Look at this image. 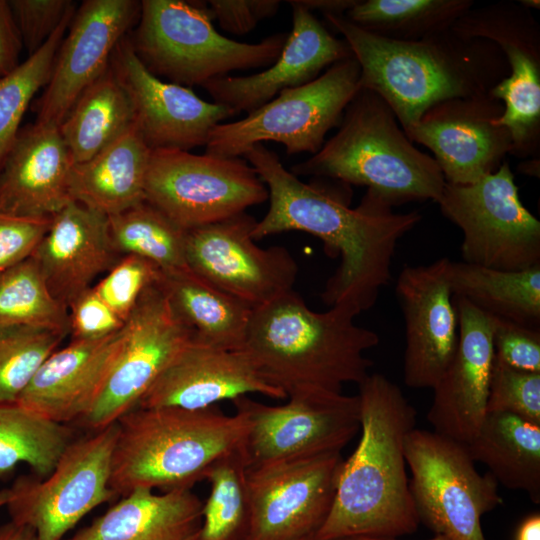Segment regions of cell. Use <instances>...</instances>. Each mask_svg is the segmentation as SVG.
Listing matches in <instances>:
<instances>
[{"instance_id":"obj_1","label":"cell","mask_w":540,"mask_h":540,"mask_svg":"<svg viewBox=\"0 0 540 540\" xmlns=\"http://www.w3.org/2000/svg\"><path fill=\"white\" fill-rule=\"evenodd\" d=\"M268 189L270 205L252 230L253 239L286 231L319 238L326 253L340 263L327 280L321 299L356 314L369 310L391 279V265L400 239L421 220L417 211L396 213L393 204L367 190L351 208L338 195L301 181L284 168L278 155L262 143L244 155Z\"/></svg>"},{"instance_id":"obj_2","label":"cell","mask_w":540,"mask_h":540,"mask_svg":"<svg viewBox=\"0 0 540 540\" xmlns=\"http://www.w3.org/2000/svg\"><path fill=\"white\" fill-rule=\"evenodd\" d=\"M358 387L361 437L343 462L331 511L313 540L396 539L420 523L404 455L417 412L381 373L369 374Z\"/></svg>"},{"instance_id":"obj_3","label":"cell","mask_w":540,"mask_h":540,"mask_svg":"<svg viewBox=\"0 0 540 540\" xmlns=\"http://www.w3.org/2000/svg\"><path fill=\"white\" fill-rule=\"evenodd\" d=\"M360 66L361 88L378 94L406 134L432 106L452 98L490 92L509 75L493 42L468 38L452 28L420 40L374 34L344 14H324Z\"/></svg>"},{"instance_id":"obj_4","label":"cell","mask_w":540,"mask_h":540,"mask_svg":"<svg viewBox=\"0 0 540 540\" xmlns=\"http://www.w3.org/2000/svg\"><path fill=\"white\" fill-rule=\"evenodd\" d=\"M357 315L343 306L314 312L293 290L252 310L243 349L286 398L301 389L342 393L369 375L366 352L380 341L355 323Z\"/></svg>"},{"instance_id":"obj_5","label":"cell","mask_w":540,"mask_h":540,"mask_svg":"<svg viewBox=\"0 0 540 540\" xmlns=\"http://www.w3.org/2000/svg\"><path fill=\"white\" fill-rule=\"evenodd\" d=\"M110 487L116 496L137 489H192L220 457L243 445L247 420L215 406L188 410L138 407L118 421Z\"/></svg>"},{"instance_id":"obj_6","label":"cell","mask_w":540,"mask_h":540,"mask_svg":"<svg viewBox=\"0 0 540 540\" xmlns=\"http://www.w3.org/2000/svg\"><path fill=\"white\" fill-rule=\"evenodd\" d=\"M291 172L363 185L393 205L436 202L446 184L434 158L413 145L389 105L365 88L345 108L335 135Z\"/></svg>"},{"instance_id":"obj_7","label":"cell","mask_w":540,"mask_h":540,"mask_svg":"<svg viewBox=\"0 0 540 540\" xmlns=\"http://www.w3.org/2000/svg\"><path fill=\"white\" fill-rule=\"evenodd\" d=\"M130 45L156 77L184 87L203 86L230 72L270 66L279 57L285 33L258 43L222 36L205 1L142 0Z\"/></svg>"},{"instance_id":"obj_8","label":"cell","mask_w":540,"mask_h":540,"mask_svg":"<svg viewBox=\"0 0 540 540\" xmlns=\"http://www.w3.org/2000/svg\"><path fill=\"white\" fill-rule=\"evenodd\" d=\"M360 88V66L351 55L311 82L283 90L245 118L214 127L205 153L239 157L255 144L273 141L288 154H315Z\"/></svg>"},{"instance_id":"obj_9","label":"cell","mask_w":540,"mask_h":540,"mask_svg":"<svg viewBox=\"0 0 540 540\" xmlns=\"http://www.w3.org/2000/svg\"><path fill=\"white\" fill-rule=\"evenodd\" d=\"M404 455L420 522L451 540H486L481 518L503 500L496 479L477 471L466 445L414 428L405 438Z\"/></svg>"},{"instance_id":"obj_10","label":"cell","mask_w":540,"mask_h":540,"mask_svg":"<svg viewBox=\"0 0 540 540\" xmlns=\"http://www.w3.org/2000/svg\"><path fill=\"white\" fill-rule=\"evenodd\" d=\"M462 232V261L502 271L540 265V222L520 200L508 161L471 184L447 183L436 201Z\"/></svg>"},{"instance_id":"obj_11","label":"cell","mask_w":540,"mask_h":540,"mask_svg":"<svg viewBox=\"0 0 540 540\" xmlns=\"http://www.w3.org/2000/svg\"><path fill=\"white\" fill-rule=\"evenodd\" d=\"M117 422L73 439L45 478L21 475L9 488L11 521L36 540H61L84 516L116 495L110 487Z\"/></svg>"},{"instance_id":"obj_12","label":"cell","mask_w":540,"mask_h":540,"mask_svg":"<svg viewBox=\"0 0 540 540\" xmlns=\"http://www.w3.org/2000/svg\"><path fill=\"white\" fill-rule=\"evenodd\" d=\"M145 201L184 230L211 224L265 202L268 189L239 157L151 150Z\"/></svg>"},{"instance_id":"obj_13","label":"cell","mask_w":540,"mask_h":540,"mask_svg":"<svg viewBox=\"0 0 540 540\" xmlns=\"http://www.w3.org/2000/svg\"><path fill=\"white\" fill-rule=\"evenodd\" d=\"M271 406L248 396L232 400L247 420L243 450L248 468L341 450L360 431L358 395L301 389Z\"/></svg>"},{"instance_id":"obj_14","label":"cell","mask_w":540,"mask_h":540,"mask_svg":"<svg viewBox=\"0 0 540 540\" xmlns=\"http://www.w3.org/2000/svg\"><path fill=\"white\" fill-rule=\"evenodd\" d=\"M452 29L468 38L496 44L504 54L509 75L490 90L503 101L496 123L511 137L518 157L536 153L540 132V29L530 10L519 2H499L470 9Z\"/></svg>"},{"instance_id":"obj_15","label":"cell","mask_w":540,"mask_h":540,"mask_svg":"<svg viewBox=\"0 0 540 540\" xmlns=\"http://www.w3.org/2000/svg\"><path fill=\"white\" fill-rule=\"evenodd\" d=\"M246 212L186 231L190 270L252 309L293 291L298 266L283 246L261 248Z\"/></svg>"},{"instance_id":"obj_16","label":"cell","mask_w":540,"mask_h":540,"mask_svg":"<svg viewBox=\"0 0 540 540\" xmlns=\"http://www.w3.org/2000/svg\"><path fill=\"white\" fill-rule=\"evenodd\" d=\"M343 462L334 452L248 468L244 540H313L331 511Z\"/></svg>"},{"instance_id":"obj_17","label":"cell","mask_w":540,"mask_h":540,"mask_svg":"<svg viewBox=\"0 0 540 540\" xmlns=\"http://www.w3.org/2000/svg\"><path fill=\"white\" fill-rule=\"evenodd\" d=\"M192 338L157 283L149 286L125 322L121 351L99 397L79 423L97 431L137 408Z\"/></svg>"},{"instance_id":"obj_18","label":"cell","mask_w":540,"mask_h":540,"mask_svg":"<svg viewBox=\"0 0 540 540\" xmlns=\"http://www.w3.org/2000/svg\"><path fill=\"white\" fill-rule=\"evenodd\" d=\"M140 1L85 0L57 51L35 106L36 122L59 126L81 95L110 65L118 43L136 25Z\"/></svg>"},{"instance_id":"obj_19","label":"cell","mask_w":540,"mask_h":540,"mask_svg":"<svg viewBox=\"0 0 540 540\" xmlns=\"http://www.w3.org/2000/svg\"><path fill=\"white\" fill-rule=\"evenodd\" d=\"M503 110L489 92L448 99L429 108L406 135L433 152L447 183L471 184L512 152L508 130L496 123Z\"/></svg>"},{"instance_id":"obj_20","label":"cell","mask_w":540,"mask_h":540,"mask_svg":"<svg viewBox=\"0 0 540 540\" xmlns=\"http://www.w3.org/2000/svg\"><path fill=\"white\" fill-rule=\"evenodd\" d=\"M451 260L406 265L396 281L405 322L404 383L433 389L449 367L459 339L450 282Z\"/></svg>"},{"instance_id":"obj_21","label":"cell","mask_w":540,"mask_h":540,"mask_svg":"<svg viewBox=\"0 0 540 540\" xmlns=\"http://www.w3.org/2000/svg\"><path fill=\"white\" fill-rule=\"evenodd\" d=\"M110 64L132 99L135 124L151 150L205 146L214 127L236 114L150 73L135 55L128 35L116 46Z\"/></svg>"},{"instance_id":"obj_22","label":"cell","mask_w":540,"mask_h":540,"mask_svg":"<svg viewBox=\"0 0 540 540\" xmlns=\"http://www.w3.org/2000/svg\"><path fill=\"white\" fill-rule=\"evenodd\" d=\"M285 399L269 384L249 353L213 347L193 338L177 353L138 407H177L199 410L248 394Z\"/></svg>"},{"instance_id":"obj_23","label":"cell","mask_w":540,"mask_h":540,"mask_svg":"<svg viewBox=\"0 0 540 540\" xmlns=\"http://www.w3.org/2000/svg\"><path fill=\"white\" fill-rule=\"evenodd\" d=\"M288 3L292 8V30L279 57L261 72L224 76L205 83L202 87L215 103L236 114L249 113L283 90L311 82L324 68L352 55L345 40L334 37L299 0Z\"/></svg>"},{"instance_id":"obj_24","label":"cell","mask_w":540,"mask_h":540,"mask_svg":"<svg viewBox=\"0 0 540 540\" xmlns=\"http://www.w3.org/2000/svg\"><path fill=\"white\" fill-rule=\"evenodd\" d=\"M459 339L455 355L435 387L427 419L433 431L462 444L476 436L485 416L494 350L492 323L461 297H454Z\"/></svg>"},{"instance_id":"obj_25","label":"cell","mask_w":540,"mask_h":540,"mask_svg":"<svg viewBox=\"0 0 540 540\" xmlns=\"http://www.w3.org/2000/svg\"><path fill=\"white\" fill-rule=\"evenodd\" d=\"M124 338L125 325L105 337L72 339L47 357L17 401L47 420L79 422L99 397Z\"/></svg>"},{"instance_id":"obj_26","label":"cell","mask_w":540,"mask_h":540,"mask_svg":"<svg viewBox=\"0 0 540 540\" xmlns=\"http://www.w3.org/2000/svg\"><path fill=\"white\" fill-rule=\"evenodd\" d=\"M75 162L59 126L21 127L0 170V211L19 217H52L73 200Z\"/></svg>"},{"instance_id":"obj_27","label":"cell","mask_w":540,"mask_h":540,"mask_svg":"<svg viewBox=\"0 0 540 540\" xmlns=\"http://www.w3.org/2000/svg\"><path fill=\"white\" fill-rule=\"evenodd\" d=\"M32 257L52 295L68 309L122 256L112 245L108 217L72 201L52 216Z\"/></svg>"},{"instance_id":"obj_28","label":"cell","mask_w":540,"mask_h":540,"mask_svg":"<svg viewBox=\"0 0 540 540\" xmlns=\"http://www.w3.org/2000/svg\"><path fill=\"white\" fill-rule=\"evenodd\" d=\"M202 508L191 489H137L67 540H194Z\"/></svg>"},{"instance_id":"obj_29","label":"cell","mask_w":540,"mask_h":540,"mask_svg":"<svg viewBox=\"0 0 540 540\" xmlns=\"http://www.w3.org/2000/svg\"><path fill=\"white\" fill-rule=\"evenodd\" d=\"M150 155L135 124L89 160L74 164L71 199L107 217L143 202Z\"/></svg>"},{"instance_id":"obj_30","label":"cell","mask_w":540,"mask_h":540,"mask_svg":"<svg viewBox=\"0 0 540 540\" xmlns=\"http://www.w3.org/2000/svg\"><path fill=\"white\" fill-rule=\"evenodd\" d=\"M156 283L194 340L228 350L244 348L251 307L189 268L160 271Z\"/></svg>"},{"instance_id":"obj_31","label":"cell","mask_w":540,"mask_h":540,"mask_svg":"<svg viewBox=\"0 0 540 540\" xmlns=\"http://www.w3.org/2000/svg\"><path fill=\"white\" fill-rule=\"evenodd\" d=\"M466 448L498 484L540 503V425L508 413H486Z\"/></svg>"},{"instance_id":"obj_32","label":"cell","mask_w":540,"mask_h":540,"mask_svg":"<svg viewBox=\"0 0 540 540\" xmlns=\"http://www.w3.org/2000/svg\"><path fill=\"white\" fill-rule=\"evenodd\" d=\"M135 125L132 99L111 64L75 101L59 130L75 163L89 160Z\"/></svg>"},{"instance_id":"obj_33","label":"cell","mask_w":540,"mask_h":540,"mask_svg":"<svg viewBox=\"0 0 540 540\" xmlns=\"http://www.w3.org/2000/svg\"><path fill=\"white\" fill-rule=\"evenodd\" d=\"M454 297H461L491 317L540 329V265L502 271L451 261Z\"/></svg>"},{"instance_id":"obj_34","label":"cell","mask_w":540,"mask_h":540,"mask_svg":"<svg viewBox=\"0 0 540 540\" xmlns=\"http://www.w3.org/2000/svg\"><path fill=\"white\" fill-rule=\"evenodd\" d=\"M72 440L68 425L47 420L18 401L0 402V478L19 464L47 477Z\"/></svg>"},{"instance_id":"obj_35","label":"cell","mask_w":540,"mask_h":540,"mask_svg":"<svg viewBox=\"0 0 540 540\" xmlns=\"http://www.w3.org/2000/svg\"><path fill=\"white\" fill-rule=\"evenodd\" d=\"M471 0H357L345 17L382 37L414 41L453 27Z\"/></svg>"},{"instance_id":"obj_36","label":"cell","mask_w":540,"mask_h":540,"mask_svg":"<svg viewBox=\"0 0 540 540\" xmlns=\"http://www.w3.org/2000/svg\"><path fill=\"white\" fill-rule=\"evenodd\" d=\"M108 229L119 255L141 257L163 272L189 268L185 256L186 230L145 200L109 216Z\"/></svg>"},{"instance_id":"obj_37","label":"cell","mask_w":540,"mask_h":540,"mask_svg":"<svg viewBox=\"0 0 540 540\" xmlns=\"http://www.w3.org/2000/svg\"><path fill=\"white\" fill-rule=\"evenodd\" d=\"M210 493L194 540H244L250 516L248 463L243 445L217 459L206 471Z\"/></svg>"},{"instance_id":"obj_38","label":"cell","mask_w":540,"mask_h":540,"mask_svg":"<svg viewBox=\"0 0 540 540\" xmlns=\"http://www.w3.org/2000/svg\"><path fill=\"white\" fill-rule=\"evenodd\" d=\"M9 326L70 334L69 311L52 295L32 256L0 272V327Z\"/></svg>"},{"instance_id":"obj_39","label":"cell","mask_w":540,"mask_h":540,"mask_svg":"<svg viewBox=\"0 0 540 540\" xmlns=\"http://www.w3.org/2000/svg\"><path fill=\"white\" fill-rule=\"evenodd\" d=\"M76 11L73 8L49 40L12 72L0 78V170L36 93L50 79L59 46Z\"/></svg>"},{"instance_id":"obj_40","label":"cell","mask_w":540,"mask_h":540,"mask_svg":"<svg viewBox=\"0 0 540 540\" xmlns=\"http://www.w3.org/2000/svg\"><path fill=\"white\" fill-rule=\"evenodd\" d=\"M66 336L42 328L0 327V402L17 401L40 365Z\"/></svg>"},{"instance_id":"obj_41","label":"cell","mask_w":540,"mask_h":540,"mask_svg":"<svg viewBox=\"0 0 540 540\" xmlns=\"http://www.w3.org/2000/svg\"><path fill=\"white\" fill-rule=\"evenodd\" d=\"M508 413L540 425V373L511 367L494 357L486 413Z\"/></svg>"},{"instance_id":"obj_42","label":"cell","mask_w":540,"mask_h":540,"mask_svg":"<svg viewBox=\"0 0 540 540\" xmlns=\"http://www.w3.org/2000/svg\"><path fill=\"white\" fill-rule=\"evenodd\" d=\"M160 269L135 255H124L95 286V293L127 321L143 292L158 280Z\"/></svg>"},{"instance_id":"obj_43","label":"cell","mask_w":540,"mask_h":540,"mask_svg":"<svg viewBox=\"0 0 540 540\" xmlns=\"http://www.w3.org/2000/svg\"><path fill=\"white\" fill-rule=\"evenodd\" d=\"M23 48L28 56L39 50L75 8L70 0H9Z\"/></svg>"},{"instance_id":"obj_44","label":"cell","mask_w":540,"mask_h":540,"mask_svg":"<svg viewBox=\"0 0 540 540\" xmlns=\"http://www.w3.org/2000/svg\"><path fill=\"white\" fill-rule=\"evenodd\" d=\"M490 318L494 357L516 369L540 373V329Z\"/></svg>"},{"instance_id":"obj_45","label":"cell","mask_w":540,"mask_h":540,"mask_svg":"<svg viewBox=\"0 0 540 540\" xmlns=\"http://www.w3.org/2000/svg\"><path fill=\"white\" fill-rule=\"evenodd\" d=\"M51 218L19 217L0 211V272L33 255Z\"/></svg>"},{"instance_id":"obj_46","label":"cell","mask_w":540,"mask_h":540,"mask_svg":"<svg viewBox=\"0 0 540 540\" xmlns=\"http://www.w3.org/2000/svg\"><path fill=\"white\" fill-rule=\"evenodd\" d=\"M72 339H96L119 331L125 325L116 313L89 288L69 306Z\"/></svg>"},{"instance_id":"obj_47","label":"cell","mask_w":540,"mask_h":540,"mask_svg":"<svg viewBox=\"0 0 540 540\" xmlns=\"http://www.w3.org/2000/svg\"><path fill=\"white\" fill-rule=\"evenodd\" d=\"M281 1L278 0H210L205 7L211 19L224 31L242 35L252 31L257 24L274 16Z\"/></svg>"},{"instance_id":"obj_48","label":"cell","mask_w":540,"mask_h":540,"mask_svg":"<svg viewBox=\"0 0 540 540\" xmlns=\"http://www.w3.org/2000/svg\"><path fill=\"white\" fill-rule=\"evenodd\" d=\"M23 44L9 2L0 0V78L12 72L21 62Z\"/></svg>"},{"instance_id":"obj_49","label":"cell","mask_w":540,"mask_h":540,"mask_svg":"<svg viewBox=\"0 0 540 540\" xmlns=\"http://www.w3.org/2000/svg\"><path fill=\"white\" fill-rule=\"evenodd\" d=\"M310 11L324 14H345L357 0H299Z\"/></svg>"},{"instance_id":"obj_50","label":"cell","mask_w":540,"mask_h":540,"mask_svg":"<svg viewBox=\"0 0 540 540\" xmlns=\"http://www.w3.org/2000/svg\"><path fill=\"white\" fill-rule=\"evenodd\" d=\"M0 540H36L34 531L12 521L0 526Z\"/></svg>"},{"instance_id":"obj_51","label":"cell","mask_w":540,"mask_h":540,"mask_svg":"<svg viewBox=\"0 0 540 540\" xmlns=\"http://www.w3.org/2000/svg\"><path fill=\"white\" fill-rule=\"evenodd\" d=\"M516 540H540V515L527 517L519 526Z\"/></svg>"},{"instance_id":"obj_52","label":"cell","mask_w":540,"mask_h":540,"mask_svg":"<svg viewBox=\"0 0 540 540\" xmlns=\"http://www.w3.org/2000/svg\"><path fill=\"white\" fill-rule=\"evenodd\" d=\"M345 540H397V539H381V538H371V537H351ZM429 540H451L446 536L436 534L435 537L429 539Z\"/></svg>"},{"instance_id":"obj_53","label":"cell","mask_w":540,"mask_h":540,"mask_svg":"<svg viewBox=\"0 0 540 540\" xmlns=\"http://www.w3.org/2000/svg\"><path fill=\"white\" fill-rule=\"evenodd\" d=\"M523 7L530 10V8L533 9H539L540 2L538 0H520L518 1Z\"/></svg>"},{"instance_id":"obj_54","label":"cell","mask_w":540,"mask_h":540,"mask_svg":"<svg viewBox=\"0 0 540 540\" xmlns=\"http://www.w3.org/2000/svg\"><path fill=\"white\" fill-rule=\"evenodd\" d=\"M9 499V488L0 490V508L6 506Z\"/></svg>"}]
</instances>
